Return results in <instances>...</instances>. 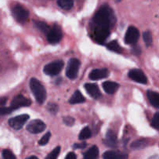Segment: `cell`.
Returning <instances> with one entry per match:
<instances>
[{"mask_svg": "<svg viewBox=\"0 0 159 159\" xmlns=\"http://www.w3.org/2000/svg\"><path fill=\"white\" fill-rule=\"evenodd\" d=\"M116 22V16L113 9L109 5H102L93 20V27H101L110 30Z\"/></svg>", "mask_w": 159, "mask_h": 159, "instance_id": "obj_1", "label": "cell"}, {"mask_svg": "<svg viewBox=\"0 0 159 159\" xmlns=\"http://www.w3.org/2000/svg\"><path fill=\"white\" fill-rule=\"evenodd\" d=\"M30 87L33 95L39 104H43L47 99V92L44 86L35 78L30 81Z\"/></svg>", "mask_w": 159, "mask_h": 159, "instance_id": "obj_2", "label": "cell"}, {"mask_svg": "<svg viewBox=\"0 0 159 159\" xmlns=\"http://www.w3.org/2000/svg\"><path fill=\"white\" fill-rule=\"evenodd\" d=\"M12 13L15 20L20 23H24L29 18V11L20 5H16L12 7Z\"/></svg>", "mask_w": 159, "mask_h": 159, "instance_id": "obj_3", "label": "cell"}, {"mask_svg": "<svg viewBox=\"0 0 159 159\" xmlns=\"http://www.w3.org/2000/svg\"><path fill=\"white\" fill-rule=\"evenodd\" d=\"M64 65H65V64H64L63 61L58 60L52 61L45 65L44 68H43V72L50 76L57 75L62 71Z\"/></svg>", "mask_w": 159, "mask_h": 159, "instance_id": "obj_4", "label": "cell"}, {"mask_svg": "<svg viewBox=\"0 0 159 159\" xmlns=\"http://www.w3.org/2000/svg\"><path fill=\"white\" fill-rule=\"evenodd\" d=\"M81 62L77 58H71L68 61L67 65L65 74L66 76L70 79H75L78 75L79 68H80Z\"/></svg>", "mask_w": 159, "mask_h": 159, "instance_id": "obj_5", "label": "cell"}, {"mask_svg": "<svg viewBox=\"0 0 159 159\" xmlns=\"http://www.w3.org/2000/svg\"><path fill=\"white\" fill-rule=\"evenodd\" d=\"M62 36L63 34H62L61 28L57 25H54L52 27H51L49 32L47 34L48 42L52 44L59 43L61 40Z\"/></svg>", "mask_w": 159, "mask_h": 159, "instance_id": "obj_6", "label": "cell"}, {"mask_svg": "<svg viewBox=\"0 0 159 159\" xmlns=\"http://www.w3.org/2000/svg\"><path fill=\"white\" fill-rule=\"evenodd\" d=\"M93 38L99 43H103L110 34V30L101 27H93Z\"/></svg>", "mask_w": 159, "mask_h": 159, "instance_id": "obj_7", "label": "cell"}, {"mask_svg": "<svg viewBox=\"0 0 159 159\" xmlns=\"http://www.w3.org/2000/svg\"><path fill=\"white\" fill-rule=\"evenodd\" d=\"M30 116L27 114L20 115V116H14L9 120V125L15 130H20L27 122Z\"/></svg>", "mask_w": 159, "mask_h": 159, "instance_id": "obj_8", "label": "cell"}, {"mask_svg": "<svg viewBox=\"0 0 159 159\" xmlns=\"http://www.w3.org/2000/svg\"><path fill=\"white\" fill-rule=\"evenodd\" d=\"M139 30L134 26H129L125 34V43L127 44H135L139 40Z\"/></svg>", "mask_w": 159, "mask_h": 159, "instance_id": "obj_9", "label": "cell"}, {"mask_svg": "<svg viewBox=\"0 0 159 159\" xmlns=\"http://www.w3.org/2000/svg\"><path fill=\"white\" fill-rule=\"evenodd\" d=\"M46 129V124L40 120H34L26 126V130L31 134H40Z\"/></svg>", "mask_w": 159, "mask_h": 159, "instance_id": "obj_10", "label": "cell"}, {"mask_svg": "<svg viewBox=\"0 0 159 159\" xmlns=\"http://www.w3.org/2000/svg\"><path fill=\"white\" fill-rule=\"evenodd\" d=\"M128 76L130 79L134 82H138L141 84H147L148 78L144 75V73L138 68H134L131 69L128 73Z\"/></svg>", "mask_w": 159, "mask_h": 159, "instance_id": "obj_11", "label": "cell"}, {"mask_svg": "<svg viewBox=\"0 0 159 159\" xmlns=\"http://www.w3.org/2000/svg\"><path fill=\"white\" fill-rule=\"evenodd\" d=\"M31 103L32 102H31V101L29 99L24 97L22 95H19V96H16V97H14V99H12L10 107H12L15 110L16 109L21 108V107H30L31 105Z\"/></svg>", "mask_w": 159, "mask_h": 159, "instance_id": "obj_12", "label": "cell"}, {"mask_svg": "<svg viewBox=\"0 0 159 159\" xmlns=\"http://www.w3.org/2000/svg\"><path fill=\"white\" fill-rule=\"evenodd\" d=\"M84 88L86 90L88 94L91 97H93V99H98L102 96V94H101V92L100 90H99V86H98L96 84L86 83L84 85Z\"/></svg>", "mask_w": 159, "mask_h": 159, "instance_id": "obj_13", "label": "cell"}, {"mask_svg": "<svg viewBox=\"0 0 159 159\" xmlns=\"http://www.w3.org/2000/svg\"><path fill=\"white\" fill-rule=\"evenodd\" d=\"M110 72L107 68H96V69L93 70L89 74V79L91 80L96 81L99 80V79H105L108 77Z\"/></svg>", "mask_w": 159, "mask_h": 159, "instance_id": "obj_14", "label": "cell"}, {"mask_svg": "<svg viewBox=\"0 0 159 159\" xmlns=\"http://www.w3.org/2000/svg\"><path fill=\"white\" fill-rule=\"evenodd\" d=\"M103 159H127L128 155L116 151H107L102 155Z\"/></svg>", "mask_w": 159, "mask_h": 159, "instance_id": "obj_15", "label": "cell"}, {"mask_svg": "<svg viewBox=\"0 0 159 159\" xmlns=\"http://www.w3.org/2000/svg\"><path fill=\"white\" fill-rule=\"evenodd\" d=\"M104 144L110 148H116L117 145V138L114 132L111 130L107 131L106 138L104 140Z\"/></svg>", "mask_w": 159, "mask_h": 159, "instance_id": "obj_16", "label": "cell"}, {"mask_svg": "<svg viewBox=\"0 0 159 159\" xmlns=\"http://www.w3.org/2000/svg\"><path fill=\"white\" fill-rule=\"evenodd\" d=\"M119 87V84L114 82H110V81H107V82L102 83V88H103L104 91L108 94L115 93L118 90Z\"/></svg>", "mask_w": 159, "mask_h": 159, "instance_id": "obj_17", "label": "cell"}, {"mask_svg": "<svg viewBox=\"0 0 159 159\" xmlns=\"http://www.w3.org/2000/svg\"><path fill=\"white\" fill-rule=\"evenodd\" d=\"M99 153V148L97 146L94 145L84 153L83 158L84 159H98Z\"/></svg>", "mask_w": 159, "mask_h": 159, "instance_id": "obj_18", "label": "cell"}, {"mask_svg": "<svg viewBox=\"0 0 159 159\" xmlns=\"http://www.w3.org/2000/svg\"><path fill=\"white\" fill-rule=\"evenodd\" d=\"M147 96L148 98L149 101H150L151 104L155 108H158L159 107V94L157 92L151 91L148 90L147 92Z\"/></svg>", "mask_w": 159, "mask_h": 159, "instance_id": "obj_19", "label": "cell"}, {"mask_svg": "<svg viewBox=\"0 0 159 159\" xmlns=\"http://www.w3.org/2000/svg\"><path fill=\"white\" fill-rule=\"evenodd\" d=\"M85 102V99L83 96V95L81 93L80 91L77 90L75 92L74 94L72 95L69 99V102L71 104H78V103H82V102Z\"/></svg>", "mask_w": 159, "mask_h": 159, "instance_id": "obj_20", "label": "cell"}, {"mask_svg": "<svg viewBox=\"0 0 159 159\" xmlns=\"http://www.w3.org/2000/svg\"><path fill=\"white\" fill-rule=\"evenodd\" d=\"M148 145V141L146 139H139L134 141L131 144L130 147L135 150H139L145 148Z\"/></svg>", "mask_w": 159, "mask_h": 159, "instance_id": "obj_21", "label": "cell"}, {"mask_svg": "<svg viewBox=\"0 0 159 159\" xmlns=\"http://www.w3.org/2000/svg\"><path fill=\"white\" fill-rule=\"evenodd\" d=\"M107 48L110 51H113L115 53H121L123 50L122 48L120 46V44L118 43V42L116 40H113V41H110V43H107Z\"/></svg>", "mask_w": 159, "mask_h": 159, "instance_id": "obj_22", "label": "cell"}, {"mask_svg": "<svg viewBox=\"0 0 159 159\" xmlns=\"http://www.w3.org/2000/svg\"><path fill=\"white\" fill-rule=\"evenodd\" d=\"M57 5L65 10H69L73 7L74 2L71 0H59L57 1Z\"/></svg>", "mask_w": 159, "mask_h": 159, "instance_id": "obj_23", "label": "cell"}, {"mask_svg": "<svg viewBox=\"0 0 159 159\" xmlns=\"http://www.w3.org/2000/svg\"><path fill=\"white\" fill-rule=\"evenodd\" d=\"M91 135H92V132H91V130L89 129V127H85L81 130L80 134H79V140H81V141H84V140H86V139H89V138H90Z\"/></svg>", "mask_w": 159, "mask_h": 159, "instance_id": "obj_24", "label": "cell"}, {"mask_svg": "<svg viewBox=\"0 0 159 159\" xmlns=\"http://www.w3.org/2000/svg\"><path fill=\"white\" fill-rule=\"evenodd\" d=\"M34 24H35V26H37L40 31H42V32L44 33V34H48V33L49 32L50 29H51V27H50L46 23H44V22L35 21L34 22Z\"/></svg>", "mask_w": 159, "mask_h": 159, "instance_id": "obj_25", "label": "cell"}, {"mask_svg": "<svg viewBox=\"0 0 159 159\" xmlns=\"http://www.w3.org/2000/svg\"><path fill=\"white\" fill-rule=\"evenodd\" d=\"M143 39H144V41L145 43V44L148 47L151 46L152 44V42H153V37H152V34L151 31H144V34H143Z\"/></svg>", "mask_w": 159, "mask_h": 159, "instance_id": "obj_26", "label": "cell"}, {"mask_svg": "<svg viewBox=\"0 0 159 159\" xmlns=\"http://www.w3.org/2000/svg\"><path fill=\"white\" fill-rule=\"evenodd\" d=\"M61 152V147H57L46 157L45 159H57Z\"/></svg>", "mask_w": 159, "mask_h": 159, "instance_id": "obj_27", "label": "cell"}, {"mask_svg": "<svg viewBox=\"0 0 159 159\" xmlns=\"http://www.w3.org/2000/svg\"><path fill=\"white\" fill-rule=\"evenodd\" d=\"M51 132H48L45 135H43V138L39 141V144L41 146H44L49 142L50 139H51Z\"/></svg>", "mask_w": 159, "mask_h": 159, "instance_id": "obj_28", "label": "cell"}, {"mask_svg": "<svg viewBox=\"0 0 159 159\" xmlns=\"http://www.w3.org/2000/svg\"><path fill=\"white\" fill-rule=\"evenodd\" d=\"M2 158L3 159H16L15 155L11 152L10 150L6 149L2 152Z\"/></svg>", "mask_w": 159, "mask_h": 159, "instance_id": "obj_29", "label": "cell"}, {"mask_svg": "<svg viewBox=\"0 0 159 159\" xmlns=\"http://www.w3.org/2000/svg\"><path fill=\"white\" fill-rule=\"evenodd\" d=\"M152 126L156 130L159 129V113H156L154 115L152 121Z\"/></svg>", "mask_w": 159, "mask_h": 159, "instance_id": "obj_30", "label": "cell"}, {"mask_svg": "<svg viewBox=\"0 0 159 159\" xmlns=\"http://www.w3.org/2000/svg\"><path fill=\"white\" fill-rule=\"evenodd\" d=\"M48 110L51 114H56L58 111V107H57V104L55 103H49L48 105Z\"/></svg>", "mask_w": 159, "mask_h": 159, "instance_id": "obj_31", "label": "cell"}, {"mask_svg": "<svg viewBox=\"0 0 159 159\" xmlns=\"http://www.w3.org/2000/svg\"><path fill=\"white\" fill-rule=\"evenodd\" d=\"M13 109L12 107H0V116H5V115L9 114V113H12L13 111Z\"/></svg>", "mask_w": 159, "mask_h": 159, "instance_id": "obj_32", "label": "cell"}, {"mask_svg": "<svg viewBox=\"0 0 159 159\" xmlns=\"http://www.w3.org/2000/svg\"><path fill=\"white\" fill-rule=\"evenodd\" d=\"M63 122L65 125L68 126V127H71L75 124V119L71 116H64Z\"/></svg>", "mask_w": 159, "mask_h": 159, "instance_id": "obj_33", "label": "cell"}, {"mask_svg": "<svg viewBox=\"0 0 159 159\" xmlns=\"http://www.w3.org/2000/svg\"><path fill=\"white\" fill-rule=\"evenodd\" d=\"M132 52L134 53L136 55H140L141 54V49L139 46H137V45H134L133 48H132Z\"/></svg>", "mask_w": 159, "mask_h": 159, "instance_id": "obj_34", "label": "cell"}, {"mask_svg": "<svg viewBox=\"0 0 159 159\" xmlns=\"http://www.w3.org/2000/svg\"><path fill=\"white\" fill-rule=\"evenodd\" d=\"M86 143H81V144H75L73 145L75 149H84L86 147Z\"/></svg>", "mask_w": 159, "mask_h": 159, "instance_id": "obj_35", "label": "cell"}, {"mask_svg": "<svg viewBox=\"0 0 159 159\" xmlns=\"http://www.w3.org/2000/svg\"><path fill=\"white\" fill-rule=\"evenodd\" d=\"M65 159H77V156L74 152H69L68 155H66Z\"/></svg>", "mask_w": 159, "mask_h": 159, "instance_id": "obj_36", "label": "cell"}, {"mask_svg": "<svg viewBox=\"0 0 159 159\" xmlns=\"http://www.w3.org/2000/svg\"><path fill=\"white\" fill-rule=\"evenodd\" d=\"M7 97H1L0 98V106H5L7 102Z\"/></svg>", "mask_w": 159, "mask_h": 159, "instance_id": "obj_37", "label": "cell"}, {"mask_svg": "<svg viewBox=\"0 0 159 159\" xmlns=\"http://www.w3.org/2000/svg\"><path fill=\"white\" fill-rule=\"evenodd\" d=\"M26 159H39V158H37V157H36V156H30V157H29V158H27Z\"/></svg>", "mask_w": 159, "mask_h": 159, "instance_id": "obj_38", "label": "cell"}]
</instances>
